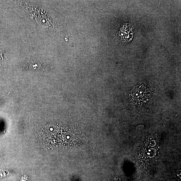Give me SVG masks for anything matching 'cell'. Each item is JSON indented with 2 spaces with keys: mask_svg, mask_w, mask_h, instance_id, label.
Wrapping results in <instances>:
<instances>
[{
  "mask_svg": "<svg viewBox=\"0 0 181 181\" xmlns=\"http://www.w3.org/2000/svg\"><path fill=\"white\" fill-rule=\"evenodd\" d=\"M145 87L143 86L135 88L132 92V95L134 97L136 98H142L145 95Z\"/></svg>",
  "mask_w": 181,
  "mask_h": 181,
  "instance_id": "cell-1",
  "label": "cell"
},
{
  "mask_svg": "<svg viewBox=\"0 0 181 181\" xmlns=\"http://www.w3.org/2000/svg\"><path fill=\"white\" fill-rule=\"evenodd\" d=\"M1 52L0 51V60L1 59V58H2L1 55Z\"/></svg>",
  "mask_w": 181,
  "mask_h": 181,
  "instance_id": "cell-2",
  "label": "cell"
},
{
  "mask_svg": "<svg viewBox=\"0 0 181 181\" xmlns=\"http://www.w3.org/2000/svg\"><path fill=\"white\" fill-rule=\"evenodd\" d=\"M70 136H67V139H69V138H70Z\"/></svg>",
  "mask_w": 181,
  "mask_h": 181,
  "instance_id": "cell-3",
  "label": "cell"
},
{
  "mask_svg": "<svg viewBox=\"0 0 181 181\" xmlns=\"http://www.w3.org/2000/svg\"><path fill=\"white\" fill-rule=\"evenodd\" d=\"M53 130V129L52 128H51V129H50V130H51V131H52Z\"/></svg>",
  "mask_w": 181,
  "mask_h": 181,
  "instance_id": "cell-4",
  "label": "cell"
}]
</instances>
